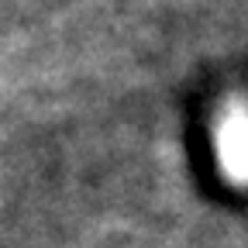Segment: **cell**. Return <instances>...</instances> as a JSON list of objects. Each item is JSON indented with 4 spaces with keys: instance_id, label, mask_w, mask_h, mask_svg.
<instances>
[{
    "instance_id": "cell-1",
    "label": "cell",
    "mask_w": 248,
    "mask_h": 248,
    "mask_svg": "<svg viewBox=\"0 0 248 248\" xmlns=\"http://www.w3.org/2000/svg\"><path fill=\"white\" fill-rule=\"evenodd\" d=\"M221 155L231 176H248V117L231 114L221 131Z\"/></svg>"
}]
</instances>
